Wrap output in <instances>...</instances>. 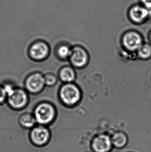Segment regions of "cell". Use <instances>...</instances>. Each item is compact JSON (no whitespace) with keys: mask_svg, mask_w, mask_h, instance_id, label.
Segmentation results:
<instances>
[{"mask_svg":"<svg viewBox=\"0 0 151 152\" xmlns=\"http://www.w3.org/2000/svg\"><path fill=\"white\" fill-rule=\"evenodd\" d=\"M113 146L111 138L106 134L97 136L92 142V149L94 152H109Z\"/></svg>","mask_w":151,"mask_h":152,"instance_id":"cell-5","label":"cell"},{"mask_svg":"<svg viewBox=\"0 0 151 152\" xmlns=\"http://www.w3.org/2000/svg\"><path fill=\"white\" fill-rule=\"evenodd\" d=\"M151 13V10L143 5H135L131 8L129 16L131 20L136 23H141L148 18Z\"/></svg>","mask_w":151,"mask_h":152,"instance_id":"cell-8","label":"cell"},{"mask_svg":"<svg viewBox=\"0 0 151 152\" xmlns=\"http://www.w3.org/2000/svg\"><path fill=\"white\" fill-rule=\"evenodd\" d=\"M7 98L9 104L15 109L24 107L28 101V96L25 91L15 88L7 95Z\"/></svg>","mask_w":151,"mask_h":152,"instance_id":"cell-4","label":"cell"},{"mask_svg":"<svg viewBox=\"0 0 151 152\" xmlns=\"http://www.w3.org/2000/svg\"><path fill=\"white\" fill-rule=\"evenodd\" d=\"M55 115V109L52 105L48 103H42L37 105L34 112L36 121L41 125L50 123Z\"/></svg>","mask_w":151,"mask_h":152,"instance_id":"cell-2","label":"cell"},{"mask_svg":"<svg viewBox=\"0 0 151 152\" xmlns=\"http://www.w3.org/2000/svg\"><path fill=\"white\" fill-rule=\"evenodd\" d=\"M36 122L34 115L30 113L23 114L19 118V123L21 125L26 128L34 127Z\"/></svg>","mask_w":151,"mask_h":152,"instance_id":"cell-13","label":"cell"},{"mask_svg":"<svg viewBox=\"0 0 151 152\" xmlns=\"http://www.w3.org/2000/svg\"><path fill=\"white\" fill-rule=\"evenodd\" d=\"M45 85L48 86H52L57 82V78L55 76L51 74H48L44 76Z\"/></svg>","mask_w":151,"mask_h":152,"instance_id":"cell-16","label":"cell"},{"mask_svg":"<svg viewBox=\"0 0 151 152\" xmlns=\"http://www.w3.org/2000/svg\"><path fill=\"white\" fill-rule=\"evenodd\" d=\"M150 39H151V35H150Z\"/></svg>","mask_w":151,"mask_h":152,"instance_id":"cell-19","label":"cell"},{"mask_svg":"<svg viewBox=\"0 0 151 152\" xmlns=\"http://www.w3.org/2000/svg\"><path fill=\"white\" fill-rule=\"evenodd\" d=\"M45 85L44 76L38 73L31 74L27 78L25 86L32 93H37L41 91Z\"/></svg>","mask_w":151,"mask_h":152,"instance_id":"cell-7","label":"cell"},{"mask_svg":"<svg viewBox=\"0 0 151 152\" xmlns=\"http://www.w3.org/2000/svg\"><path fill=\"white\" fill-rule=\"evenodd\" d=\"M7 93L3 87H0V103L5 101L7 98Z\"/></svg>","mask_w":151,"mask_h":152,"instance_id":"cell-17","label":"cell"},{"mask_svg":"<svg viewBox=\"0 0 151 152\" xmlns=\"http://www.w3.org/2000/svg\"><path fill=\"white\" fill-rule=\"evenodd\" d=\"M113 145L116 148H122L126 145L128 139L126 135L123 132H116L111 138Z\"/></svg>","mask_w":151,"mask_h":152,"instance_id":"cell-11","label":"cell"},{"mask_svg":"<svg viewBox=\"0 0 151 152\" xmlns=\"http://www.w3.org/2000/svg\"><path fill=\"white\" fill-rule=\"evenodd\" d=\"M139 57L142 59H147L151 56V46L145 44L141 46L138 50Z\"/></svg>","mask_w":151,"mask_h":152,"instance_id":"cell-14","label":"cell"},{"mask_svg":"<svg viewBox=\"0 0 151 152\" xmlns=\"http://www.w3.org/2000/svg\"><path fill=\"white\" fill-rule=\"evenodd\" d=\"M60 97L65 104L72 106L79 101L81 93L77 87L70 83L62 87L60 91Z\"/></svg>","mask_w":151,"mask_h":152,"instance_id":"cell-1","label":"cell"},{"mask_svg":"<svg viewBox=\"0 0 151 152\" xmlns=\"http://www.w3.org/2000/svg\"><path fill=\"white\" fill-rule=\"evenodd\" d=\"M143 6L151 10V0H141Z\"/></svg>","mask_w":151,"mask_h":152,"instance_id":"cell-18","label":"cell"},{"mask_svg":"<svg viewBox=\"0 0 151 152\" xmlns=\"http://www.w3.org/2000/svg\"><path fill=\"white\" fill-rule=\"evenodd\" d=\"M59 76L63 82L66 83H70L75 80V73L72 68L66 66L61 70Z\"/></svg>","mask_w":151,"mask_h":152,"instance_id":"cell-12","label":"cell"},{"mask_svg":"<svg viewBox=\"0 0 151 152\" xmlns=\"http://www.w3.org/2000/svg\"><path fill=\"white\" fill-rule=\"evenodd\" d=\"M70 59L73 66L77 68H81L88 62V55L82 48L75 47L72 50Z\"/></svg>","mask_w":151,"mask_h":152,"instance_id":"cell-9","label":"cell"},{"mask_svg":"<svg viewBox=\"0 0 151 152\" xmlns=\"http://www.w3.org/2000/svg\"><path fill=\"white\" fill-rule=\"evenodd\" d=\"M30 139L31 142L36 146H45L50 141V132L43 126H36L31 130Z\"/></svg>","mask_w":151,"mask_h":152,"instance_id":"cell-3","label":"cell"},{"mask_svg":"<svg viewBox=\"0 0 151 152\" xmlns=\"http://www.w3.org/2000/svg\"><path fill=\"white\" fill-rule=\"evenodd\" d=\"M49 53V48L46 43L43 42H37L31 46L30 54L33 59L41 60L47 57Z\"/></svg>","mask_w":151,"mask_h":152,"instance_id":"cell-10","label":"cell"},{"mask_svg":"<svg viewBox=\"0 0 151 152\" xmlns=\"http://www.w3.org/2000/svg\"><path fill=\"white\" fill-rule=\"evenodd\" d=\"M72 50L70 48L69 46L67 45H61L58 48L57 53L58 56L61 59H64L70 58V54L72 53Z\"/></svg>","mask_w":151,"mask_h":152,"instance_id":"cell-15","label":"cell"},{"mask_svg":"<svg viewBox=\"0 0 151 152\" xmlns=\"http://www.w3.org/2000/svg\"><path fill=\"white\" fill-rule=\"evenodd\" d=\"M123 43L125 48L128 50L136 51L142 45V39L138 33L132 31L125 34Z\"/></svg>","mask_w":151,"mask_h":152,"instance_id":"cell-6","label":"cell"}]
</instances>
